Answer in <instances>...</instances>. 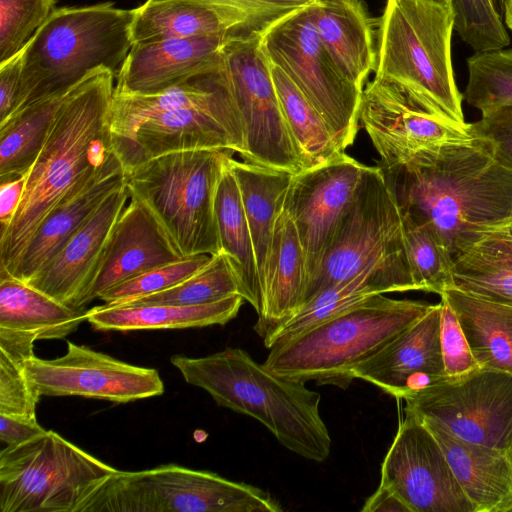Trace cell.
Returning a JSON list of instances; mask_svg holds the SVG:
<instances>
[{"instance_id":"1","label":"cell","mask_w":512,"mask_h":512,"mask_svg":"<svg viewBox=\"0 0 512 512\" xmlns=\"http://www.w3.org/2000/svg\"><path fill=\"white\" fill-rule=\"evenodd\" d=\"M382 170L400 211L428 227L451 260L512 224V173L474 139L432 147Z\"/></svg>"},{"instance_id":"2","label":"cell","mask_w":512,"mask_h":512,"mask_svg":"<svg viewBox=\"0 0 512 512\" xmlns=\"http://www.w3.org/2000/svg\"><path fill=\"white\" fill-rule=\"evenodd\" d=\"M116 75L99 68L68 91L45 144L26 174L21 201L0 232V273L13 275L40 223L112 153L110 115Z\"/></svg>"},{"instance_id":"3","label":"cell","mask_w":512,"mask_h":512,"mask_svg":"<svg viewBox=\"0 0 512 512\" xmlns=\"http://www.w3.org/2000/svg\"><path fill=\"white\" fill-rule=\"evenodd\" d=\"M170 362L188 384L206 391L217 405L256 419L289 451L319 463L330 455L321 395L304 383L276 375L235 347L204 357L175 354Z\"/></svg>"},{"instance_id":"4","label":"cell","mask_w":512,"mask_h":512,"mask_svg":"<svg viewBox=\"0 0 512 512\" xmlns=\"http://www.w3.org/2000/svg\"><path fill=\"white\" fill-rule=\"evenodd\" d=\"M134 16L135 8L113 2L56 8L24 49L16 113L66 94L99 68L117 76L133 46Z\"/></svg>"},{"instance_id":"5","label":"cell","mask_w":512,"mask_h":512,"mask_svg":"<svg viewBox=\"0 0 512 512\" xmlns=\"http://www.w3.org/2000/svg\"><path fill=\"white\" fill-rule=\"evenodd\" d=\"M453 30L452 0H386L375 78L397 83L433 115L468 129L452 68Z\"/></svg>"},{"instance_id":"6","label":"cell","mask_w":512,"mask_h":512,"mask_svg":"<svg viewBox=\"0 0 512 512\" xmlns=\"http://www.w3.org/2000/svg\"><path fill=\"white\" fill-rule=\"evenodd\" d=\"M434 304L376 295L291 341L272 347L263 362L276 375L346 389L352 372Z\"/></svg>"},{"instance_id":"7","label":"cell","mask_w":512,"mask_h":512,"mask_svg":"<svg viewBox=\"0 0 512 512\" xmlns=\"http://www.w3.org/2000/svg\"><path fill=\"white\" fill-rule=\"evenodd\" d=\"M232 154L208 149L172 152L126 173L130 196L148 207L183 258L221 250L215 192Z\"/></svg>"},{"instance_id":"8","label":"cell","mask_w":512,"mask_h":512,"mask_svg":"<svg viewBox=\"0 0 512 512\" xmlns=\"http://www.w3.org/2000/svg\"><path fill=\"white\" fill-rule=\"evenodd\" d=\"M117 472L53 430L0 452V512H84Z\"/></svg>"},{"instance_id":"9","label":"cell","mask_w":512,"mask_h":512,"mask_svg":"<svg viewBox=\"0 0 512 512\" xmlns=\"http://www.w3.org/2000/svg\"><path fill=\"white\" fill-rule=\"evenodd\" d=\"M267 491L210 471L165 464L121 471L92 497L84 512H281Z\"/></svg>"},{"instance_id":"10","label":"cell","mask_w":512,"mask_h":512,"mask_svg":"<svg viewBox=\"0 0 512 512\" xmlns=\"http://www.w3.org/2000/svg\"><path fill=\"white\" fill-rule=\"evenodd\" d=\"M215 73L242 123L243 160L291 174L303 170L262 49L261 30L234 36L223 48Z\"/></svg>"},{"instance_id":"11","label":"cell","mask_w":512,"mask_h":512,"mask_svg":"<svg viewBox=\"0 0 512 512\" xmlns=\"http://www.w3.org/2000/svg\"><path fill=\"white\" fill-rule=\"evenodd\" d=\"M269 61L292 80L327 123L340 148L353 144L359 129L363 89L346 79L325 49L312 17V4L261 30Z\"/></svg>"},{"instance_id":"12","label":"cell","mask_w":512,"mask_h":512,"mask_svg":"<svg viewBox=\"0 0 512 512\" xmlns=\"http://www.w3.org/2000/svg\"><path fill=\"white\" fill-rule=\"evenodd\" d=\"M408 260L401 211L381 167L367 166L332 241L309 280L304 304L367 267Z\"/></svg>"},{"instance_id":"13","label":"cell","mask_w":512,"mask_h":512,"mask_svg":"<svg viewBox=\"0 0 512 512\" xmlns=\"http://www.w3.org/2000/svg\"><path fill=\"white\" fill-rule=\"evenodd\" d=\"M404 411L436 420L456 436L512 457V374L477 369L404 398Z\"/></svg>"},{"instance_id":"14","label":"cell","mask_w":512,"mask_h":512,"mask_svg":"<svg viewBox=\"0 0 512 512\" xmlns=\"http://www.w3.org/2000/svg\"><path fill=\"white\" fill-rule=\"evenodd\" d=\"M380 484L410 512H475L434 435L407 412L383 459Z\"/></svg>"},{"instance_id":"15","label":"cell","mask_w":512,"mask_h":512,"mask_svg":"<svg viewBox=\"0 0 512 512\" xmlns=\"http://www.w3.org/2000/svg\"><path fill=\"white\" fill-rule=\"evenodd\" d=\"M25 369L41 396L129 403L164 392L156 369L135 366L71 341L64 355L54 359L33 355L25 361Z\"/></svg>"},{"instance_id":"16","label":"cell","mask_w":512,"mask_h":512,"mask_svg":"<svg viewBox=\"0 0 512 512\" xmlns=\"http://www.w3.org/2000/svg\"><path fill=\"white\" fill-rule=\"evenodd\" d=\"M359 123L381 158V168L406 164L418 153L472 140L468 129L433 115L395 82L375 78L363 88Z\"/></svg>"},{"instance_id":"17","label":"cell","mask_w":512,"mask_h":512,"mask_svg":"<svg viewBox=\"0 0 512 512\" xmlns=\"http://www.w3.org/2000/svg\"><path fill=\"white\" fill-rule=\"evenodd\" d=\"M366 168L342 152L324 164L292 174L283 204L292 216L303 248L306 287L320 265Z\"/></svg>"},{"instance_id":"18","label":"cell","mask_w":512,"mask_h":512,"mask_svg":"<svg viewBox=\"0 0 512 512\" xmlns=\"http://www.w3.org/2000/svg\"><path fill=\"white\" fill-rule=\"evenodd\" d=\"M204 149L244 152L242 123L228 93L212 105L174 107L147 118L119 159L127 173L168 153Z\"/></svg>"},{"instance_id":"19","label":"cell","mask_w":512,"mask_h":512,"mask_svg":"<svg viewBox=\"0 0 512 512\" xmlns=\"http://www.w3.org/2000/svg\"><path fill=\"white\" fill-rule=\"evenodd\" d=\"M244 31L134 43L115 82V94L160 93L213 72L225 45Z\"/></svg>"},{"instance_id":"20","label":"cell","mask_w":512,"mask_h":512,"mask_svg":"<svg viewBox=\"0 0 512 512\" xmlns=\"http://www.w3.org/2000/svg\"><path fill=\"white\" fill-rule=\"evenodd\" d=\"M441 302L375 354L352 376L403 399L447 378L441 349Z\"/></svg>"},{"instance_id":"21","label":"cell","mask_w":512,"mask_h":512,"mask_svg":"<svg viewBox=\"0 0 512 512\" xmlns=\"http://www.w3.org/2000/svg\"><path fill=\"white\" fill-rule=\"evenodd\" d=\"M129 197L126 184L110 193L58 254L26 283L70 307L89 304L90 288Z\"/></svg>"},{"instance_id":"22","label":"cell","mask_w":512,"mask_h":512,"mask_svg":"<svg viewBox=\"0 0 512 512\" xmlns=\"http://www.w3.org/2000/svg\"><path fill=\"white\" fill-rule=\"evenodd\" d=\"M125 184L126 171L113 151L99 168L73 186L45 216L12 276L28 282L58 254L103 200Z\"/></svg>"},{"instance_id":"23","label":"cell","mask_w":512,"mask_h":512,"mask_svg":"<svg viewBox=\"0 0 512 512\" xmlns=\"http://www.w3.org/2000/svg\"><path fill=\"white\" fill-rule=\"evenodd\" d=\"M180 259L182 255L153 213L130 196L113 227L89 291V302L122 282Z\"/></svg>"},{"instance_id":"24","label":"cell","mask_w":512,"mask_h":512,"mask_svg":"<svg viewBox=\"0 0 512 512\" xmlns=\"http://www.w3.org/2000/svg\"><path fill=\"white\" fill-rule=\"evenodd\" d=\"M418 290L408 260H391L367 267L353 278L323 289L263 339L271 349L334 318L376 295Z\"/></svg>"},{"instance_id":"25","label":"cell","mask_w":512,"mask_h":512,"mask_svg":"<svg viewBox=\"0 0 512 512\" xmlns=\"http://www.w3.org/2000/svg\"><path fill=\"white\" fill-rule=\"evenodd\" d=\"M416 418L438 441L475 512H512L510 455L492 447L466 441L436 420Z\"/></svg>"},{"instance_id":"26","label":"cell","mask_w":512,"mask_h":512,"mask_svg":"<svg viewBox=\"0 0 512 512\" xmlns=\"http://www.w3.org/2000/svg\"><path fill=\"white\" fill-rule=\"evenodd\" d=\"M305 287L303 248L292 216L282 202L261 283V309L253 327L262 339L301 309Z\"/></svg>"},{"instance_id":"27","label":"cell","mask_w":512,"mask_h":512,"mask_svg":"<svg viewBox=\"0 0 512 512\" xmlns=\"http://www.w3.org/2000/svg\"><path fill=\"white\" fill-rule=\"evenodd\" d=\"M314 26L343 76L363 89L375 70L377 51L371 20L360 0H317L312 3Z\"/></svg>"},{"instance_id":"28","label":"cell","mask_w":512,"mask_h":512,"mask_svg":"<svg viewBox=\"0 0 512 512\" xmlns=\"http://www.w3.org/2000/svg\"><path fill=\"white\" fill-rule=\"evenodd\" d=\"M255 31L240 13L201 0H146L135 8L134 43Z\"/></svg>"},{"instance_id":"29","label":"cell","mask_w":512,"mask_h":512,"mask_svg":"<svg viewBox=\"0 0 512 512\" xmlns=\"http://www.w3.org/2000/svg\"><path fill=\"white\" fill-rule=\"evenodd\" d=\"M244 298L232 295L201 305L129 304L88 309L87 322L97 331H138L225 325L234 319Z\"/></svg>"},{"instance_id":"30","label":"cell","mask_w":512,"mask_h":512,"mask_svg":"<svg viewBox=\"0 0 512 512\" xmlns=\"http://www.w3.org/2000/svg\"><path fill=\"white\" fill-rule=\"evenodd\" d=\"M88 309L65 305L9 274L0 273V329L37 340L64 339L87 321Z\"/></svg>"},{"instance_id":"31","label":"cell","mask_w":512,"mask_h":512,"mask_svg":"<svg viewBox=\"0 0 512 512\" xmlns=\"http://www.w3.org/2000/svg\"><path fill=\"white\" fill-rule=\"evenodd\" d=\"M441 297L457 315L479 367L512 374V306L454 287Z\"/></svg>"},{"instance_id":"32","label":"cell","mask_w":512,"mask_h":512,"mask_svg":"<svg viewBox=\"0 0 512 512\" xmlns=\"http://www.w3.org/2000/svg\"><path fill=\"white\" fill-rule=\"evenodd\" d=\"M230 156L226 158L221 171L214 201L220 251L231 264L240 295L258 314L261 309L258 268L239 187L228 165Z\"/></svg>"},{"instance_id":"33","label":"cell","mask_w":512,"mask_h":512,"mask_svg":"<svg viewBox=\"0 0 512 512\" xmlns=\"http://www.w3.org/2000/svg\"><path fill=\"white\" fill-rule=\"evenodd\" d=\"M453 287L512 306V224L485 234L452 260Z\"/></svg>"},{"instance_id":"34","label":"cell","mask_w":512,"mask_h":512,"mask_svg":"<svg viewBox=\"0 0 512 512\" xmlns=\"http://www.w3.org/2000/svg\"><path fill=\"white\" fill-rule=\"evenodd\" d=\"M237 181L252 236L260 287L276 217L292 174L259 164L228 158ZM262 298V297H261Z\"/></svg>"},{"instance_id":"35","label":"cell","mask_w":512,"mask_h":512,"mask_svg":"<svg viewBox=\"0 0 512 512\" xmlns=\"http://www.w3.org/2000/svg\"><path fill=\"white\" fill-rule=\"evenodd\" d=\"M64 96L28 105L0 125L1 183L28 173L45 144Z\"/></svg>"},{"instance_id":"36","label":"cell","mask_w":512,"mask_h":512,"mask_svg":"<svg viewBox=\"0 0 512 512\" xmlns=\"http://www.w3.org/2000/svg\"><path fill=\"white\" fill-rule=\"evenodd\" d=\"M270 64L281 109L304 169L324 164L344 152L336 144L327 123L315 107L282 69Z\"/></svg>"},{"instance_id":"37","label":"cell","mask_w":512,"mask_h":512,"mask_svg":"<svg viewBox=\"0 0 512 512\" xmlns=\"http://www.w3.org/2000/svg\"><path fill=\"white\" fill-rule=\"evenodd\" d=\"M239 294V285L227 256L211 255L197 272L163 291L136 299L129 304L201 305ZM119 306V305H118Z\"/></svg>"},{"instance_id":"38","label":"cell","mask_w":512,"mask_h":512,"mask_svg":"<svg viewBox=\"0 0 512 512\" xmlns=\"http://www.w3.org/2000/svg\"><path fill=\"white\" fill-rule=\"evenodd\" d=\"M463 99L481 113L512 106V48L475 52L467 59Z\"/></svg>"},{"instance_id":"39","label":"cell","mask_w":512,"mask_h":512,"mask_svg":"<svg viewBox=\"0 0 512 512\" xmlns=\"http://www.w3.org/2000/svg\"><path fill=\"white\" fill-rule=\"evenodd\" d=\"M406 251L418 290L440 296L453 287L452 260L434 233L402 213Z\"/></svg>"},{"instance_id":"40","label":"cell","mask_w":512,"mask_h":512,"mask_svg":"<svg viewBox=\"0 0 512 512\" xmlns=\"http://www.w3.org/2000/svg\"><path fill=\"white\" fill-rule=\"evenodd\" d=\"M454 29L475 52L506 48V0H452Z\"/></svg>"},{"instance_id":"41","label":"cell","mask_w":512,"mask_h":512,"mask_svg":"<svg viewBox=\"0 0 512 512\" xmlns=\"http://www.w3.org/2000/svg\"><path fill=\"white\" fill-rule=\"evenodd\" d=\"M57 0H0V65L22 51Z\"/></svg>"},{"instance_id":"42","label":"cell","mask_w":512,"mask_h":512,"mask_svg":"<svg viewBox=\"0 0 512 512\" xmlns=\"http://www.w3.org/2000/svg\"><path fill=\"white\" fill-rule=\"evenodd\" d=\"M210 257L202 254L156 267L110 288L99 299L107 306H118L163 291L197 272Z\"/></svg>"},{"instance_id":"43","label":"cell","mask_w":512,"mask_h":512,"mask_svg":"<svg viewBox=\"0 0 512 512\" xmlns=\"http://www.w3.org/2000/svg\"><path fill=\"white\" fill-rule=\"evenodd\" d=\"M27 359L0 349V414L37 420L41 395L27 375Z\"/></svg>"},{"instance_id":"44","label":"cell","mask_w":512,"mask_h":512,"mask_svg":"<svg viewBox=\"0 0 512 512\" xmlns=\"http://www.w3.org/2000/svg\"><path fill=\"white\" fill-rule=\"evenodd\" d=\"M472 138L502 167L512 173V106L482 113L469 123Z\"/></svg>"},{"instance_id":"45","label":"cell","mask_w":512,"mask_h":512,"mask_svg":"<svg viewBox=\"0 0 512 512\" xmlns=\"http://www.w3.org/2000/svg\"><path fill=\"white\" fill-rule=\"evenodd\" d=\"M440 341L447 377H458L479 369L457 315L441 297Z\"/></svg>"},{"instance_id":"46","label":"cell","mask_w":512,"mask_h":512,"mask_svg":"<svg viewBox=\"0 0 512 512\" xmlns=\"http://www.w3.org/2000/svg\"><path fill=\"white\" fill-rule=\"evenodd\" d=\"M24 49L0 65V125L10 119L18 108Z\"/></svg>"},{"instance_id":"47","label":"cell","mask_w":512,"mask_h":512,"mask_svg":"<svg viewBox=\"0 0 512 512\" xmlns=\"http://www.w3.org/2000/svg\"><path fill=\"white\" fill-rule=\"evenodd\" d=\"M236 11L243 15L255 30H263L272 22L287 15L266 4L263 0H201ZM289 14V13H288Z\"/></svg>"},{"instance_id":"48","label":"cell","mask_w":512,"mask_h":512,"mask_svg":"<svg viewBox=\"0 0 512 512\" xmlns=\"http://www.w3.org/2000/svg\"><path fill=\"white\" fill-rule=\"evenodd\" d=\"M46 432L37 420L0 414V440L6 446H15Z\"/></svg>"},{"instance_id":"49","label":"cell","mask_w":512,"mask_h":512,"mask_svg":"<svg viewBox=\"0 0 512 512\" xmlns=\"http://www.w3.org/2000/svg\"><path fill=\"white\" fill-rule=\"evenodd\" d=\"M26 174L0 186V223L1 230L5 229L12 220L15 211L21 201Z\"/></svg>"},{"instance_id":"50","label":"cell","mask_w":512,"mask_h":512,"mask_svg":"<svg viewBox=\"0 0 512 512\" xmlns=\"http://www.w3.org/2000/svg\"><path fill=\"white\" fill-rule=\"evenodd\" d=\"M362 512H410L409 508L389 488L379 484L365 501Z\"/></svg>"},{"instance_id":"51","label":"cell","mask_w":512,"mask_h":512,"mask_svg":"<svg viewBox=\"0 0 512 512\" xmlns=\"http://www.w3.org/2000/svg\"><path fill=\"white\" fill-rule=\"evenodd\" d=\"M272 8L284 13H290L297 9L311 5L314 0H263Z\"/></svg>"},{"instance_id":"52","label":"cell","mask_w":512,"mask_h":512,"mask_svg":"<svg viewBox=\"0 0 512 512\" xmlns=\"http://www.w3.org/2000/svg\"><path fill=\"white\" fill-rule=\"evenodd\" d=\"M505 24L506 27L512 31V0H506Z\"/></svg>"},{"instance_id":"53","label":"cell","mask_w":512,"mask_h":512,"mask_svg":"<svg viewBox=\"0 0 512 512\" xmlns=\"http://www.w3.org/2000/svg\"><path fill=\"white\" fill-rule=\"evenodd\" d=\"M428 1L443 2V1H446V0H428Z\"/></svg>"},{"instance_id":"54","label":"cell","mask_w":512,"mask_h":512,"mask_svg":"<svg viewBox=\"0 0 512 512\" xmlns=\"http://www.w3.org/2000/svg\"><path fill=\"white\" fill-rule=\"evenodd\" d=\"M314 1H317V0H314Z\"/></svg>"}]
</instances>
